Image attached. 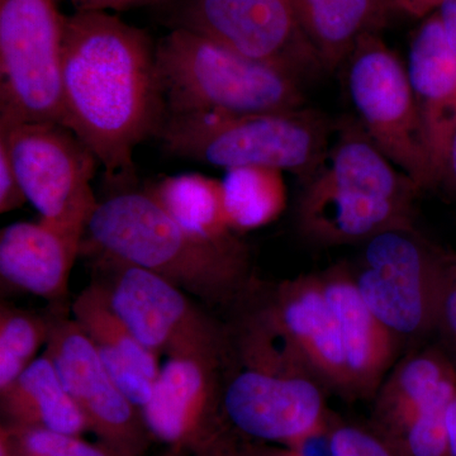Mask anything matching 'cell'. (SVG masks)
Instances as JSON below:
<instances>
[{"label": "cell", "instance_id": "1", "mask_svg": "<svg viewBox=\"0 0 456 456\" xmlns=\"http://www.w3.org/2000/svg\"><path fill=\"white\" fill-rule=\"evenodd\" d=\"M64 126L104 167L127 185L134 150L156 137L165 107L149 33L104 11L66 16L62 56Z\"/></svg>", "mask_w": 456, "mask_h": 456}, {"label": "cell", "instance_id": "2", "mask_svg": "<svg viewBox=\"0 0 456 456\" xmlns=\"http://www.w3.org/2000/svg\"><path fill=\"white\" fill-rule=\"evenodd\" d=\"M86 235L93 253L149 270L207 305H232L248 293V246L193 235L146 191L99 202Z\"/></svg>", "mask_w": 456, "mask_h": 456}, {"label": "cell", "instance_id": "3", "mask_svg": "<svg viewBox=\"0 0 456 456\" xmlns=\"http://www.w3.org/2000/svg\"><path fill=\"white\" fill-rule=\"evenodd\" d=\"M302 184L296 222L312 244L359 246L384 231L415 226L421 191L380 151L355 116L335 123L325 164Z\"/></svg>", "mask_w": 456, "mask_h": 456}, {"label": "cell", "instance_id": "4", "mask_svg": "<svg viewBox=\"0 0 456 456\" xmlns=\"http://www.w3.org/2000/svg\"><path fill=\"white\" fill-rule=\"evenodd\" d=\"M329 389L274 320L251 316L228 335L224 371L227 424L251 439L288 445L331 415Z\"/></svg>", "mask_w": 456, "mask_h": 456}, {"label": "cell", "instance_id": "5", "mask_svg": "<svg viewBox=\"0 0 456 456\" xmlns=\"http://www.w3.org/2000/svg\"><path fill=\"white\" fill-rule=\"evenodd\" d=\"M335 123L310 108L167 117L156 139L170 154L233 169L288 171L305 182L325 164Z\"/></svg>", "mask_w": 456, "mask_h": 456}, {"label": "cell", "instance_id": "6", "mask_svg": "<svg viewBox=\"0 0 456 456\" xmlns=\"http://www.w3.org/2000/svg\"><path fill=\"white\" fill-rule=\"evenodd\" d=\"M156 69L165 118L279 112L305 104L298 77L187 29L171 28L156 44Z\"/></svg>", "mask_w": 456, "mask_h": 456}, {"label": "cell", "instance_id": "7", "mask_svg": "<svg viewBox=\"0 0 456 456\" xmlns=\"http://www.w3.org/2000/svg\"><path fill=\"white\" fill-rule=\"evenodd\" d=\"M450 255L416 226L392 228L359 245L350 263L354 281L401 349L439 330Z\"/></svg>", "mask_w": 456, "mask_h": 456}, {"label": "cell", "instance_id": "8", "mask_svg": "<svg viewBox=\"0 0 456 456\" xmlns=\"http://www.w3.org/2000/svg\"><path fill=\"white\" fill-rule=\"evenodd\" d=\"M65 20L56 0H0V123L64 125Z\"/></svg>", "mask_w": 456, "mask_h": 456}, {"label": "cell", "instance_id": "9", "mask_svg": "<svg viewBox=\"0 0 456 456\" xmlns=\"http://www.w3.org/2000/svg\"><path fill=\"white\" fill-rule=\"evenodd\" d=\"M345 66L355 117L375 145L419 191L439 185L406 64L378 33H368Z\"/></svg>", "mask_w": 456, "mask_h": 456}, {"label": "cell", "instance_id": "10", "mask_svg": "<svg viewBox=\"0 0 456 456\" xmlns=\"http://www.w3.org/2000/svg\"><path fill=\"white\" fill-rule=\"evenodd\" d=\"M0 137L40 221L82 245L99 203L92 188L99 165L94 154L60 123H0Z\"/></svg>", "mask_w": 456, "mask_h": 456}, {"label": "cell", "instance_id": "11", "mask_svg": "<svg viewBox=\"0 0 456 456\" xmlns=\"http://www.w3.org/2000/svg\"><path fill=\"white\" fill-rule=\"evenodd\" d=\"M95 254V253H94ZM98 255L108 274L99 281L116 314L156 356L224 358L227 330L218 325L191 297L167 279L139 266Z\"/></svg>", "mask_w": 456, "mask_h": 456}, {"label": "cell", "instance_id": "12", "mask_svg": "<svg viewBox=\"0 0 456 456\" xmlns=\"http://www.w3.org/2000/svg\"><path fill=\"white\" fill-rule=\"evenodd\" d=\"M171 28L203 36L301 82L323 73L290 0H170Z\"/></svg>", "mask_w": 456, "mask_h": 456}, {"label": "cell", "instance_id": "13", "mask_svg": "<svg viewBox=\"0 0 456 456\" xmlns=\"http://www.w3.org/2000/svg\"><path fill=\"white\" fill-rule=\"evenodd\" d=\"M224 358L171 356L141 410L147 430L175 448L236 456L224 445Z\"/></svg>", "mask_w": 456, "mask_h": 456}, {"label": "cell", "instance_id": "14", "mask_svg": "<svg viewBox=\"0 0 456 456\" xmlns=\"http://www.w3.org/2000/svg\"><path fill=\"white\" fill-rule=\"evenodd\" d=\"M45 353L86 417L89 431L119 454L139 456L150 434L142 413L114 382L94 345L74 318L51 322Z\"/></svg>", "mask_w": 456, "mask_h": 456}, {"label": "cell", "instance_id": "15", "mask_svg": "<svg viewBox=\"0 0 456 456\" xmlns=\"http://www.w3.org/2000/svg\"><path fill=\"white\" fill-rule=\"evenodd\" d=\"M317 274L338 322L353 399L373 398L401 346L362 298L350 263L340 261Z\"/></svg>", "mask_w": 456, "mask_h": 456}, {"label": "cell", "instance_id": "16", "mask_svg": "<svg viewBox=\"0 0 456 456\" xmlns=\"http://www.w3.org/2000/svg\"><path fill=\"white\" fill-rule=\"evenodd\" d=\"M266 301L326 388L353 399L338 322L317 273L283 281Z\"/></svg>", "mask_w": 456, "mask_h": 456}, {"label": "cell", "instance_id": "17", "mask_svg": "<svg viewBox=\"0 0 456 456\" xmlns=\"http://www.w3.org/2000/svg\"><path fill=\"white\" fill-rule=\"evenodd\" d=\"M406 68L437 184H441L450 140L456 130V56L436 12L428 14L413 35Z\"/></svg>", "mask_w": 456, "mask_h": 456}, {"label": "cell", "instance_id": "18", "mask_svg": "<svg viewBox=\"0 0 456 456\" xmlns=\"http://www.w3.org/2000/svg\"><path fill=\"white\" fill-rule=\"evenodd\" d=\"M73 318L88 336L110 377L142 410L160 373L158 356L146 349L116 314L103 285L95 281L73 303Z\"/></svg>", "mask_w": 456, "mask_h": 456}, {"label": "cell", "instance_id": "19", "mask_svg": "<svg viewBox=\"0 0 456 456\" xmlns=\"http://www.w3.org/2000/svg\"><path fill=\"white\" fill-rule=\"evenodd\" d=\"M80 248L45 222H16L0 232V275L33 296L61 301Z\"/></svg>", "mask_w": 456, "mask_h": 456}, {"label": "cell", "instance_id": "20", "mask_svg": "<svg viewBox=\"0 0 456 456\" xmlns=\"http://www.w3.org/2000/svg\"><path fill=\"white\" fill-rule=\"evenodd\" d=\"M456 388V367L439 347L416 349L393 365L373 397L369 428L388 444L444 393Z\"/></svg>", "mask_w": 456, "mask_h": 456}, {"label": "cell", "instance_id": "21", "mask_svg": "<svg viewBox=\"0 0 456 456\" xmlns=\"http://www.w3.org/2000/svg\"><path fill=\"white\" fill-rule=\"evenodd\" d=\"M323 71L345 64L362 36L378 33L393 11L389 0H290Z\"/></svg>", "mask_w": 456, "mask_h": 456}, {"label": "cell", "instance_id": "22", "mask_svg": "<svg viewBox=\"0 0 456 456\" xmlns=\"http://www.w3.org/2000/svg\"><path fill=\"white\" fill-rule=\"evenodd\" d=\"M0 404L8 425L47 428L77 436L89 431L86 417L46 353L0 392Z\"/></svg>", "mask_w": 456, "mask_h": 456}, {"label": "cell", "instance_id": "23", "mask_svg": "<svg viewBox=\"0 0 456 456\" xmlns=\"http://www.w3.org/2000/svg\"><path fill=\"white\" fill-rule=\"evenodd\" d=\"M145 191L193 235L220 244L239 241L228 224L222 180L180 174L165 176Z\"/></svg>", "mask_w": 456, "mask_h": 456}, {"label": "cell", "instance_id": "24", "mask_svg": "<svg viewBox=\"0 0 456 456\" xmlns=\"http://www.w3.org/2000/svg\"><path fill=\"white\" fill-rule=\"evenodd\" d=\"M222 188L228 224L237 235L268 226L287 207L283 171L233 167L227 170Z\"/></svg>", "mask_w": 456, "mask_h": 456}, {"label": "cell", "instance_id": "25", "mask_svg": "<svg viewBox=\"0 0 456 456\" xmlns=\"http://www.w3.org/2000/svg\"><path fill=\"white\" fill-rule=\"evenodd\" d=\"M53 321L8 305L0 307V392L35 362Z\"/></svg>", "mask_w": 456, "mask_h": 456}, {"label": "cell", "instance_id": "26", "mask_svg": "<svg viewBox=\"0 0 456 456\" xmlns=\"http://www.w3.org/2000/svg\"><path fill=\"white\" fill-rule=\"evenodd\" d=\"M0 443L13 456H123L104 444L95 445L77 435L25 426H3Z\"/></svg>", "mask_w": 456, "mask_h": 456}, {"label": "cell", "instance_id": "27", "mask_svg": "<svg viewBox=\"0 0 456 456\" xmlns=\"http://www.w3.org/2000/svg\"><path fill=\"white\" fill-rule=\"evenodd\" d=\"M332 456H401L370 428L338 419Z\"/></svg>", "mask_w": 456, "mask_h": 456}, {"label": "cell", "instance_id": "28", "mask_svg": "<svg viewBox=\"0 0 456 456\" xmlns=\"http://www.w3.org/2000/svg\"><path fill=\"white\" fill-rule=\"evenodd\" d=\"M338 419L330 415L325 421L284 445V456H332L334 431Z\"/></svg>", "mask_w": 456, "mask_h": 456}, {"label": "cell", "instance_id": "29", "mask_svg": "<svg viewBox=\"0 0 456 456\" xmlns=\"http://www.w3.org/2000/svg\"><path fill=\"white\" fill-rule=\"evenodd\" d=\"M28 203L16 167L12 160L7 141L0 137V213H9Z\"/></svg>", "mask_w": 456, "mask_h": 456}, {"label": "cell", "instance_id": "30", "mask_svg": "<svg viewBox=\"0 0 456 456\" xmlns=\"http://www.w3.org/2000/svg\"><path fill=\"white\" fill-rule=\"evenodd\" d=\"M439 330L456 340V254L450 255L441 297Z\"/></svg>", "mask_w": 456, "mask_h": 456}, {"label": "cell", "instance_id": "31", "mask_svg": "<svg viewBox=\"0 0 456 456\" xmlns=\"http://www.w3.org/2000/svg\"><path fill=\"white\" fill-rule=\"evenodd\" d=\"M77 11H125L143 5H165L170 0H70Z\"/></svg>", "mask_w": 456, "mask_h": 456}, {"label": "cell", "instance_id": "32", "mask_svg": "<svg viewBox=\"0 0 456 456\" xmlns=\"http://www.w3.org/2000/svg\"><path fill=\"white\" fill-rule=\"evenodd\" d=\"M441 26L456 56V0H440L436 8Z\"/></svg>", "mask_w": 456, "mask_h": 456}, {"label": "cell", "instance_id": "33", "mask_svg": "<svg viewBox=\"0 0 456 456\" xmlns=\"http://www.w3.org/2000/svg\"><path fill=\"white\" fill-rule=\"evenodd\" d=\"M444 183H448L456 194V130L450 140L448 155L445 161V174Z\"/></svg>", "mask_w": 456, "mask_h": 456}, {"label": "cell", "instance_id": "34", "mask_svg": "<svg viewBox=\"0 0 456 456\" xmlns=\"http://www.w3.org/2000/svg\"><path fill=\"white\" fill-rule=\"evenodd\" d=\"M446 422H448L450 456H456V395L450 404Z\"/></svg>", "mask_w": 456, "mask_h": 456}, {"label": "cell", "instance_id": "35", "mask_svg": "<svg viewBox=\"0 0 456 456\" xmlns=\"http://www.w3.org/2000/svg\"><path fill=\"white\" fill-rule=\"evenodd\" d=\"M440 0H412L411 14L417 17H425L434 13L439 5Z\"/></svg>", "mask_w": 456, "mask_h": 456}, {"label": "cell", "instance_id": "36", "mask_svg": "<svg viewBox=\"0 0 456 456\" xmlns=\"http://www.w3.org/2000/svg\"><path fill=\"white\" fill-rule=\"evenodd\" d=\"M392 9H398V11L407 12L411 13V7H412V0H389Z\"/></svg>", "mask_w": 456, "mask_h": 456}, {"label": "cell", "instance_id": "37", "mask_svg": "<svg viewBox=\"0 0 456 456\" xmlns=\"http://www.w3.org/2000/svg\"><path fill=\"white\" fill-rule=\"evenodd\" d=\"M0 456H13L4 444L0 443Z\"/></svg>", "mask_w": 456, "mask_h": 456}]
</instances>
